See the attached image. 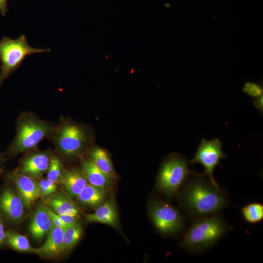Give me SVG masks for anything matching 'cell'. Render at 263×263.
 Wrapping results in <instances>:
<instances>
[{
	"label": "cell",
	"instance_id": "6da1fadb",
	"mask_svg": "<svg viewBox=\"0 0 263 263\" xmlns=\"http://www.w3.org/2000/svg\"><path fill=\"white\" fill-rule=\"evenodd\" d=\"M182 194V203L190 215L200 218L216 215L228 204L225 193L209 181L193 172Z\"/></svg>",
	"mask_w": 263,
	"mask_h": 263
},
{
	"label": "cell",
	"instance_id": "7a4b0ae2",
	"mask_svg": "<svg viewBox=\"0 0 263 263\" xmlns=\"http://www.w3.org/2000/svg\"><path fill=\"white\" fill-rule=\"evenodd\" d=\"M229 229V225L218 215L200 218L187 232L181 244L191 251H202L213 245Z\"/></svg>",
	"mask_w": 263,
	"mask_h": 263
},
{
	"label": "cell",
	"instance_id": "3957f363",
	"mask_svg": "<svg viewBox=\"0 0 263 263\" xmlns=\"http://www.w3.org/2000/svg\"><path fill=\"white\" fill-rule=\"evenodd\" d=\"M50 51V49L31 46L24 34L15 39L8 37L3 38L0 40V87L3 81L19 67L27 56Z\"/></svg>",
	"mask_w": 263,
	"mask_h": 263
},
{
	"label": "cell",
	"instance_id": "277c9868",
	"mask_svg": "<svg viewBox=\"0 0 263 263\" xmlns=\"http://www.w3.org/2000/svg\"><path fill=\"white\" fill-rule=\"evenodd\" d=\"M53 130L48 123L29 114L20 116L17 122L15 138L8 150L14 155L35 148Z\"/></svg>",
	"mask_w": 263,
	"mask_h": 263
},
{
	"label": "cell",
	"instance_id": "5b68a950",
	"mask_svg": "<svg viewBox=\"0 0 263 263\" xmlns=\"http://www.w3.org/2000/svg\"><path fill=\"white\" fill-rule=\"evenodd\" d=\"M192 171L189 169L185 156L174 154L162 164L157 178L158 189L167 196L177 194L183 183Z\"/></svg>",
	"mask_w": 263,
	"mask_h": 263
},
{
	"label": "cell",
	"instance_id": "8992f818",
	"mask_svg": "<svg viewBox=\"0 0 263 263\" xmlns=\"http://www.w3.org/2000/svg\"><path fill=\"white\" fill-rule=\"evenodd\" d=\"M151 220L156 228L164 234L179 232L183 227V218L175 207L160 201L152 202L149 208Z\"/></svg>",
	"mask_w": 263,
	"mask_h": 263
},
{
	"label": "cell",
	"instance_id": "52a82bcc",
	"mask_svg": "<svg viewBox=\"0 0 263 263\" xmlns=\"http://www.w3.org/2000/svg\"><path fill=\"white\" fill-rule=\"evenodd\" d=\"M87 135L83 128L71 123L59 127L55 135V143L63 154L74 156L79 154L87 143Z\"/></svg>",
	"mask_w": 263,
	"mask_h": 263
},
{
	"label": "cell",
	"instance_id": "ba28073f",
	"mask_svg": "<svg viewBox=\"0 0 263 263\" xmlns=\"http://www.w3.org/2000/svg\"><path fill=\"white\" fill-rule=\"evenodd\" d=\"M226 158L222 150V143L218 138L211 140L203 139L190 163L202 164L205 169L204 175L208 176L212 184L218 186L213 177V171L220 165V160Z\"/></svg>",
	"mask_w": 263,
	"mask_h": 263
},
{
	"label": "cell",
	"instance_id": "9c48e42d",
	"mask_svg": "<svg viewBox=\"0 0 263 263\" xmlns=\"http://www.w3.org/2000/svg\"><path fill=\"white\" fill-rule=\"evenodd\" d=\"M24 204L19 194L10 188H4L0 193V215L11 223L18 224L24 215Z\"/></svg>",
	"mask_w": 263,
	"mask_h": 263
},
{
	"label": "cell",
	"instance_id": "30bf717a",
	"mask_svg": "<svg viewBox=\"0 0 263 263\" xmlns=\"http://www.w3.org/2000/svg\"><path fill=\"white\" fill-rule=\"evenodd\" d=\"M8 177L15 184L24 207L30 208L39 198L38 182L36 179L20 174L17 170L9 173Z\"/></svg>",
	"mask_w": 263,
	"mask_h": 263
},
{
	"label": "cell",
	"instance_id": "8fae6325",
	"mask_svg": "<svg viewBox=\"0 0 263 263\" xmlns=\"http://www.w3.org/2000/svg\"><path fill=\"white\" fill-rule=\"evenodd\" d=\"M51 159L48 152L32 154L23 159L17 171L37 179L47 171Z\"/></svg>",
	"mask_w": 263,
	"mask_h": 263
},
{
	"label": "cell",
	"instance_id": "7c38bea8",
	"mask_svg": "<svg viewBox=\"0 0 263 263\" xmlns=\"http://www.w3.org/2000/svg\"><path fill=\"white\" fill-rule=\"evenodd\" d=\"M44 205L57 214L70 215L79 217L80 210L77 205L65 191H56L43 198Z\"/></svg>",
	"mask_w": 263,
	"mask_h": 263
},
{
	"label": "cell",
	"instance_id": "4fadbf2b",
	"mask_svg": "<svg viewBox=\"0 0 263 263\" xmlns=\"http://www.w3.org/2000/svg\"><path fill=\"white\" fill-rule=\"evenodd\" d=\"M86 219L90 223H98L115 228L119 226V220L115 202L111 197L97 207L94 212L87 214Z\"/></svg>",
	"mask_w": 263,
	"mask_h": 263
},
{
	"label": "cell",
	"instance_id": "5bb4252c",
	"mask_svg": "<svg viewBox=\"0 0 263 263\" xmlns=\"http://www.w3.org/2000/svg\"><path fill=\"white\" fill-rule=\"evenodd\" d=\"M58 183L72 198H76L88 183L81 169H79L63 170Z\"/></svg>",
	"mask_w": 263,
	"mask_h": 263
},
{
	"label": "cell",
	"instance_id": "9a60e30c",
	"mask_svg": "<svg viewBox=\"0 0 263 263\" xmlns=\"http://www.w3.org/2000/svg\"><path fill=\"white\" fill-rule=\"evenodd\" d=\"M52 227L46 206H38L35 211L29 226V231L32 237L37 241L42 240L48 235Z\"/></svg>",
	"mask_w": 263,
	"mask_h": 263
},
{
	"label": "cell",
	"instance_id": "2e32d148",
	"mask_svg": "<svg viewBox=\"0 0 263 263\" xmlns=\"http://www.w3.org/2000/svg\"><path fill=\"white\" fill-rule=\"evenodd\" d=\"M64 229L53 226L44 244L37 248V254L52 259L62 252Z\"/></svg>",
	"mask_w": 263,
	"mask_h": 263
},
{
	"label": "cell",
	"instance_id": "e0dca14e",
	"mask_svg": "<svg viewBox=\"0 0 263 263\" xmlns=\"http://www.w3.org/2000/svg\"><path fill=\"white\" fill-rule=\"evenodd\" d=\"M81 169L88 183L107 189L113 186L114 180L102 171L91 159L82 161Z\"/></svg>",
	"mask_w": 263,
	"mask_h": 263
},
{
	"label": "cell",
	"instance_id": "ac0fdd59",
	"mask_svg": "<svg viewBox=\"0 0 263 263\" xmlns=\"http://www.w3.org/2000/svg\"><path fill=\"white\" fill-rule=\"evenodd\" d=\"M107 188L88 183L76 198L81 205L96 209L105 201Z\"/></svg>",
	"mask_w": 263,
	"mask_h": 263
},
{
	"label": "cell",
	"instance_id": "d6986e66",
	"mask_svg": "<svg viewBox=\"0 0 263 263\" xmlns=\"http://www.w3.org/2000/svg\"><path fill=\"white\" fill-rule=\"evenodd\" d=\"M90 159L104 173L113 180L116 177V173L108 153L104 149L96 147L90 152Z\"/></svg>",
	"mask_w": 263,
	"mask_h": 263
},
{
	"label": "cell",
	"instance_id": "ffe728a7",
	"mask_svg": "<svg viewBox=\"0 0 263 263\" xmlns=\"http://www.w3.org/2000/svg\"><path fill=\"white\" fill-rule=\"evenodd\" d=\"M6 243L17 251L37 253V248L31 246L25 235L13 230L6 231Z\"/></svg>",
	"mask_w": 263,
	"mask_h": 263
},
{
	"label": "cell",
	"instance_id": "44dd1931",
	"mask_svg": "<svg viewBox=\"0 0 263 263\" xmlns=\"http://www.w3.org/2000/svg\"><path fill=\"white\" fill-rule=\"evenodd\" d=\"M83 233L81 225L78 222L64 229L62 252L72 250L80 240Z\"/></svg>",
	"mask_w": 263,
	"mask_h": 263
},
{
	"label": "cell",
	"instance_id": "7402d4cb",
	"mask_svg": "<svg viewBox=\"0 0 263 263\" xmlns=\"http://www.w3.org/2000/svg\"><path fill=\"white\" fill-rule=\"evenodd\" d=\"M244 219L250 224H255L263 219V205L260 203H250L241 209Z\"/></svg>",
	"mask_w": 263,
	"mask_h": 263
},
{
	"label": "cell",
	"instance_id": "603a6c76",
	"mask_svg": "<svg viewBox=\"0 0 263 263\" xmlns=\"http://www.w3.org/2000/svg\"><path fill=\"white\" fill-rule=\"evenodd\" d=\"M59 159L56 156L51 157L49 168L47 171V179L56 183L59 182L63 171Z\"/></svg>",
	"mask_w": 263,
	"mask_h": 263
},
{
	"label": "cell",
	"instance_id": "cb8c5ba5",
	"mask_svg": "<svg viewBox=\"0 0 263 263\" xmlns=\"http://www.w3.org/2000/svg\"><path fill=\"white\" fill-rule=\"evenodd\" d=\"M39 197L44 198L57 190V186L56 183L48 179H43L38 182Z\"/></svg>",
	"mask_w": 263,
	"mask_h": 263
},
{
	"label": "cell",
	"instance_id": "d4e9b609",
	"mask_svg": "<svg viewBox=\"0 0 263 263\" xmlns=\"http://www.w3.org/2000/svg\"><path fill=\"white\" fill-rule=\"evenodd\" d=\"M243 90L251 97H258L263 94L262 88L255 83L246 82L244 84Z\"/></svg>",
	"mask_w": 263,
	"mask_h": 263
},
{
	"label": "cell",
	"instance_id": "484cf974",
	"mask_svg": "<svg viewBox=\"0 0 263 263\" xmlns=\"http://www.w3.org/2000/svg\"><path fill=\"white\" fill-rule=\"evenodd\" d=\"M47 207V212L50 216L53 226L60 227L65 229L67 226L58 218L57 214L52 210L50 208Z\"/></svg>",
	"mask_w": 263,
	"mask_h": 263
},
{
	"label": "cell",
	"instance_id": "4316f807",
	"mask_svg": "<svg viewBox=\"0 0 263 263\" xmlns=\"http://www.w3.org/2000/svg\"><path fill=\"white\" fill-rule=\"evenodd\" d=\"M58 218L67 227L78 223V218L70 215L57 214Z\"/></svg>",
	"mask_w": 263,
	"mask_h": 263
},
{
	"label": "cell",
	"instance_id": "83f0119b",
	"mask_svg": "<svg viewBox=\"0 0 263 263\" xmlns=\"http://www.w3.org/2000/svg\"><path fill=\"white\" fill-rule=\"evenodd\" d=\"M6 243V231L4 230L3 218L0 215V247Z\"/></svg>",
	"mask_w": 263,
	"mask_h": 263
},
{
	"label": "cell",
	"instance_id": "f1b7e54d",
	"mask_svg": "<svg viewBox=\"0 0 263 263\" xmlns=\"http://www.w3.org/2000/svg\"><path fill=\"white\" fill-rule=\"evenodd\" d=\"M253 105L261 112L262 113L263 111V94L261 96L256 97L253 102Z\"/></svg>",
	"mask_w": 263,
	"mask_h": 263
},
{
	"label": "cell",
	"instance_id": "f546056e",
	"mask_svg": "<svg viewBox=\"0 0 263 263\" xmlns=\"http://www.w3.org/2000/svg\"><path fill=\"white\" fill-rule=\"evenodd\" d=\"M8 0H0V13L5 16L7 12V2Z\"/></svg>",
	"mask_w": 263,
	"mask_h": 263
},
{
	"label": "cell",
	"instance_id": "4dcf8cb0",
	"mask_svg": "<svg viewBox=\"0 0 263 263\" xmlns=\"http://www.w3.org/2000/svg\"><path fill=\"white\" fill-rule=\"evenodd\" d=\"M1 160H2V157H1V155L0 154V163L1 161Z\"/></svg>",
	"mask_w": 263,
	"mask_h": 263
},
{
	"label": "cell",
	"instance_id": "1f68e13d",
	"mask_svg": "<svg viewBox=\"0 0 263 263\" xmlns=\"http://www.w3.org/2000/svg\"><path fill=\"white\" fill-rule=\"evenodd\" d=\"M2 171V170L1 169H0V173Z\"/></svg>",
	"mask_w": 263,
	"mask_h": 263
}]
</instances>
